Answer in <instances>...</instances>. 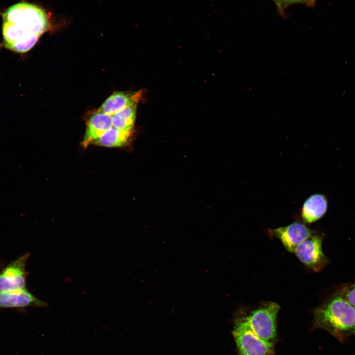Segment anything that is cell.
<instances>
[{
    "mask_svg": "<svg viewBox=\"0 0 355 355\" xmlns=\"http://www.w3.org/2000/svg\"><path fill=\"white\" fill-rule=\"evenodd\" d=\"M312 328H321L343 342L355 331V308L339 293L313 311Z\"/></svg>",
    "mask_w": 355,
    "mask_h": 355,
    "instance_id": "2",
    "label": "cell"
},
{
    "mask_svg": "<svg viewBox=\"0 0 355 355\" xmlns=\"http://www.w3.org/2000/svg\"><path fill=\"white\" fill-rule=\"evenodd\" d=\"M354 334L355 335V333H354Z\"/></svg>",
    "mask_w": 355,
    "mask_h": 355,
    "instance_id": "17",
    "label": "cell"
},
{
    "mask_svg": "<svg viewBox=\"0 0 355 355\" xmlns=\"http://www.w3.org/2000/svg\"><path fill=\"white\" fill-rule=\"evenodd\" d=\"M112 127L111 116L97 111L89 118L82 142L84 147L87 146Z\"/></svg>",
    "mask_w": 355,
    "mask_h": 355,
    "instance_id": "9",
    "label": "cell"
},
{
    "mask_svg": "<svg viewBox=\"0 0 355 355\" xmlns=\"http://www.w3.org/2000/svg\"><path fill=\"white\" fill-rule=\"evenodd\" d=\"M280 306L265 302L251 311L240 313L253 332L262 340L274 345L277 340V317Z\"/></svg>",
    "mask_w": 355,
    "mask_h": 355,
    "instance_id": "3",
    "label": "cell"
},
{
    "mask_svg": "<svg viewBox=\"0 0 355 355\" xmlns=\"http://www.w3.org/2000/svg\"><path fill=\"white\" fill-rule=\"evenodd\" d=\"M322 237L313 234L301 242L293 253L307 267L319 272L326 265L327 259L322 250Z\"/></svg>",
    "mask_w": 355,
    "mask_h": 355,
    "instance_id": "6",
    "label": "cell"
},
{
    "mask_svg": "<svg viewBox=\"0 0 355 355\" xmlns=\"http://www.w3.org/2000/svg\"><path fill=\"white\" fill-rule=\"evenodd\" d=\"M233 335L239 355H273L274 346L256 336L239 312L234 319Z\"/></svg>",
    "mask_w": 355,
    "mask_h": 355,
    "instance_id": "4",
    "label": "cell"
},
{
    "mask_svg": "<svg viewBox=\"0 0 355 355\" xmlns=\"http://www.w3.org/2000/svg\"><path fill=\"white\" fill-rule=\"evenodd\" d=\"M131 134V132L120 130L112 126L91 143L109 147L121 146L127 143Z\"/></svg>",
    "mask_w": 355,
    "mask_h": 355,
    "instance_id": "13",
    "label": "cell"
},
{
    "mask_svg": "<svg viewBox=\"0 0 355 355\" xmlns=\"http://www.w3.org/2000/svg\"><path fill=\"white\" fill-rule=\"evenodd\" d=\"M271 233L281 241L287 251L292 253L301 242L313 234L309 228L299 222L271 230Z\"/></svg>",
    "mask_w": 355,
    "mask_h": 355,
    "instance_id": "7",
    "label": "cell"
},
{
    "mask_svg": "<svg viewBox=\"0 0 355 355\" xmlns=\"http://www.w3.org/2000/svg\"><path fill=\"white\" fill-rule=\"evenodd\" d=\"M317 0H284L286 7L293 4H302L308 7L315 5Z\"/></svg>",
    "mask_w": 355,
    "mask_h": 355,
    "instance_id": "15",
    "label": "cell"
},
{
    "mask_svg": "<svg viewBox=\"0 0 355 355\" xmlns=\"http://www.w3.org/2000/svg\"><path fill=\"white\" fill-rule=\"evenodd\" d=\"M276 6V8L279 14L282 16H285V10L286 8L284 0H272Z\"/></svg>",
    "mask_w": 355,
    "mask_h": 355,
    "instance_id": "16",
    "label": "cell"
},
{
    "mask_svg": "<svg viewBox=\"0 0 355 355\" xmlns=\"http://www.w3.org/2000/svg\"><path fill=\"white\" fill-rule=\"evenodd\" d=\"M4 45L15 52L30 50L48 27L45 12L39 7L26 2L12 5L2 15Z\"/></svg>",
    "mask_w": 355,
    "mask_h": 355,
    "instance_id": "1",
    "label": "cell"
},
{
    "mask_svg": "<svg viewBox=\"0 0 355 355\" xmlns=\"http://www.w3.org/2000/svg\"><path fill=\"white\" fill-rule=\"evenodd\" d=\"M338 293L355 308V283L343 287Z\"/></svg>",
    "mask_w": 355,
    "mask_h": 355,
    "instance_id": "14",
    "label": "cell"
},
{
    "mask_svg": "<svg viewBox=\"0 0 355 355\" xmlns=\"http://www.w3.org/2000/svg\"><path fill=\"white\" fill-rule=\"evenodd\" d=\"M142 95V91L133 93H114L104 102L97 111L111 116L124 108L138 103Z\"/></svg>",
    "mask_w": 355,
    "mask_h": 355,
    "instance_id": "10",
    "label": "cell"
},
{
    "mask_svg": "<svg viewBox=\"0 0 355 355\" xmlns=\"http://www.w3.org/2000/svg\"><path fill=\"white\" fill-rule=\"evenodd\" d=\"M47 307L46 302L37 298L27 288L18 291L0 292V310Z\"/></svg>",
    "mask_w": 355,
    "mask_h": 355,
    "instance_id": "8",
    "label": "cell"
},
{
    "mask_svg": "<svg viewBox=\"0 0 355 355\" xmlns=\"http://www.w3.org/2000/svg\"><path fill=\"white\" fill-rule=\"evenodd\" d=\"M327 200L321 194H314L304 202L301 211L303 220L307 223L315 222L321 218L327 210Z\"/></svg>",
    "mask_w": 355,
    "mask_h": 355,
    "instance_id": "11",
    "label": "cell"
},
{
    "mask_svg": "<svg viewBox=\"0 0 355 355\" xmlns=\"http://www.w3.org/2000/svg\"><path fill=\"white\" fill-rule=\"evenodd\" d=\"M30 256L26 252L6 264L0 271V292H10L26 288V270L27 261Z\"/></svg>",
    "mask_w": 355,
    "mask_h": 355,
    "instance_id": "5",
    "label": "cell"
},
{
    "mask_svg": "<svg viewBox=\"0 0 355 355\" xmlns=\"http://www.w3.org/2000/svg\"><path fill=\"white\" fill-rule=\"evenodd\" d=\"M138 103L132 104L111 115L112 126L122 131H132Z\"/></svg>",
    "mask_w": 355,
    "mask_h": 355,
    "instance_id": "12",
    "label": "cell"
}]
</instances>
